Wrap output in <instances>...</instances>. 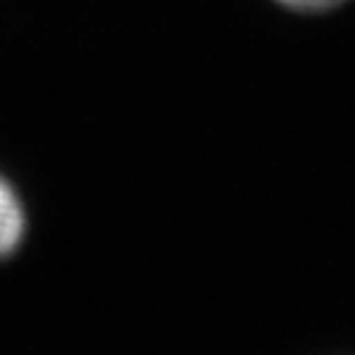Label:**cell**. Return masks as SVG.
<instances>
[{"label": "cell", "mask_w": 355, "mask_h": 355, "mask_svg": "<svg viewBox=\"0 0 355 355\" xmlns=\"http://www.w3.org/2000/svg\"><path fill=\"white\" fill-rule=\"evenodd\" d=\"M24 237V211L13 190L0 179V255L16 250Z\"/></svg>", "instance_id": "1"}, {"label": "cell", "mask_w": 355, "mask_h": 355, "mask_svg": "<svg viewBox=\"0 0 355 355\" xmlns=\"http://www.w3.org/2000/svg\"><path fill=\"white\" fill-rule=\"evenodd\" d=\"M279 3L284 11L300 13V16H318V13H329L343 8L347 0H274Z\"/></svg>", "instance_id": "2"}]
</instances>
